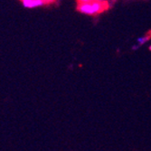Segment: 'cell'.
<instances>
[{
    "label": "cell",
    "instance_id": "cell-1",
    "mask_svg": "<svg viewBox=\"0 0 151 151\" xmlns=\"http://www.w3.org/2000/svg\"><path fill=\"white\" fill-rule=\"evenodd\" d=\"M78 10L81 14H83V15L95 16L100 14L103 10V6L101 2L93 0V1L87 2V3H80L78 6Z\"/></svg>",
    "mask_w": 151,
    "mask_h": 151
},
{
    "label": "cell",
    "instance_id": "cell-2",
    "mask_svg": "<svg viewBox=\"0 0 151 151\" xmlns=\"http://www.w3.org/2000/svg\"><path fill=\"white\" fill-rule=\"evenodd\" d=\"M21 2L24 8L34 9L45 6V0H21Z\"/></svg>",
    "mask_w": 151,
    "mask_h": 151
},
{
    "label": "cell",
    "instance_id": "cell-3",
    "mask_svg": "<svg viewBox=\"0 0 151 151\" xmlns=\"http://www.w3.org/2000/svg\"><path fill=\"white\" fill-rule=\"evenodd\" d=\"M149 39H150V37L148 35H142V36L139 37L138 39H137V44H136V45L132 47V50H136L137 48H139L141 45H145L147 42H148Z\"/></svg>",
    "mask_w": 151,
    "mask_h": 151
},
{
    "label": "cell",
    "instance_id": "cell-4",
    "mask_svg": "<svg viewBox=\"0 0 151 151\" xmlns=\"http://www.w3.org/2000/svg\"><path fill=\"white\" fill-rule=\"evenodd\" d=\"M80 3H87V2H91L93 1V0H78Z\"/></svg>",
    "mask_w": 151,
    "mask_h": 151
},
{
    "label": "cell",
    "instance_id": "cell-5",
    "mask_svg": "<svg viewBox=\"0 0 151 151\" xmlns=\"http://www.w3.org/2000/svg\"><path fill=\"white\" fill-rule=\"evenodd\" d=\"M96 1H99V2H102L103 0H96Z\"/></svg>",
    "mask_w": 151,
    "mask_h": 151
},
{
    "label": "cell",
    "instance_id": "cell-6",
    "mask_svg": "<svg viewBox=\"0 0 151 151\" xmlns=\"http://www.w3.org/2000/svg\"><path fill=\"white\" fill-rule=\"evenodd\" d=\"M149 50H150V51H151V45H150V46H149Z\"/></svg>",
    "mask_w": 151,
    "mask_h": 151
}]
</instances>
